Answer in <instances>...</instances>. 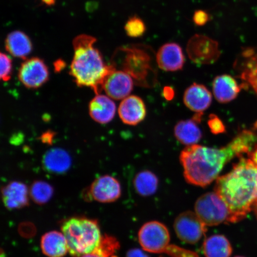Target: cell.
I'll use <instances>...</instances> for the list:
<instances>
[{"instance_id": "26", "label": "cell", "mask_w": 257, "mask_h": 257, "mask_svg": "<svg viewBox=\"0 0 257 257\" xmlns=\"http://www.w3.org/2000/svg\"><path fill=\"white\" fill-rule=\"evenodd\" d=\"M124 30L128 37L138 38L143 36L146 32V26L142 19L137 16H133L126 22Z\"/></svg>"}, {"instance_id": "34", "label": "cell", "mask_w": 257, "mask_h": 257, "mask_svg": "<svg viewBox=\"0 0 257 257\" xmlns=\"http://www.w3.org/2000/svg\"><path fill=\"white\" fill-rule=\"evenodd\" d=\"M249 159L252 161L253 163L257 166V145H256L254 149L248 154Z\"/></svg>"}, {"instance_id": "22", "label": "cell", "mask_w": 257, "mask_h": 257, "mask_svg": "<svg viewBox=\"0 0 257 257\" xmlns=\"http://www.w3.org/2000/svg\"><path fill=\"white\" fill-rule=\"evenodd\" d=\"M5 43L6 50L15 57L26 59L32 50L30 38L22 31H16L10 33Z\"/></svg>"}, {"instance_id": "25", "label": "cell", "mask_w": 257, "mask_h": 257, "mask_svg": "<svg viewBox=\"0 0 257 257\" xmlns=\"http://www.w3.org/2000/svg\"><path fill=\"white\" fill-rule=\"evenodd\" d=\"M54 189L48 183L42 181H35L32 184L30 194L32 200L35 203L43 205L47 203L52 198Z\"/></svg>"}, {"instance_id": "18", "label": "cell", "mask_w": 257, "mask_h": 257, "mask_svg": "<svg viewBox=\"0 0 257 257\" xmlns=\"http://www.w3.org/2000/svg\"><path fill=\"white\" fill-rule=\"evenodd\" d=\"M42 163L43 168L47 172L63 174L70 168L72 159L66 150L60 148H54L44 154Z\"/></svg>"}, {"instance_id": "8", "label": "cell", "mask_w": 257, "mask_h": 257, "mask_svg": "<svg viewBox=\"0 0 257 257\" xmlns=\"http://www.w3.org/2000/svg\"><path fill=\"white\" fill-rule=\"evenodd\" d=\"M186 51L189 59L198 64L214 63L221 54L218 42L200 34H196L191 38Z\"/></svg>"}, {"instance_id": "27", "label": "cell", "mask_w": 257, "mask_h": 257, "mask_svg": "<svg viewBox=\"0 0 257 257\" xmlns=\"http://www.w3.org/2000/svg\"><path fill=\"white\" fill-rule=\"evenodd\" d=\"M1 74L0 78L4 82H8L11 78L12 64V60L6 54L1 53Z\"/></svg>"}, {"instance_id": "29", "label": "cell", "mask_w": 257, "mask_h": 257, "mask_svg": "<svg viewBox=\"0 0 257 257\" xmlns=\"http://www.w3.org/2000/svg\"><path fill=\"white\" fill-rule=\"evenodd\" d=\"M166 253L173 257H198L196 253L175 246H169Z\"/></svg>"}, {"instance_id": "19", "label": "cell", "mask_w": 257, "mask_h": 257, "mask_svg": "<svg viewBox=\"0 0 257 257\" xmlns=\"http://www.w3.org/2000/svg\"><path fill=\"white\" fill-rule=\"evenodd\" d=\"M213 91L218 102L227 103L237 97L240 91V86L232 76L222 75L214 79Z\"/></svg>"}, {"instance_id": "36", "label": "cell", "mask_w": 257, "mask_h": 257, "mask_svg": "<svg viewBox=\"0 0 257 257\" xmlns=\"http://www.w3.org/2000/svg\"><path fill=\"white\" fill-rule=\"evenodd\" d=\"M82 257H105V256L100 254V253L95 252H93L91 253H89V254H86V255H83Z\"/></svg>"}, {"instance_id": "10", "label": "cell", "mask_w": 257, "mask_h": 257, "mask_svg": "<svg viewBox=\"0 0 257 257\" xmlns=\"http://www.w3.org/2000/svg\"><path fill=\"white\" fill-rule=\"evenodd\" d=\"M49 78V72L44 61L34 57L21 64L18 78L26 87L37 89L44 84Z\"/></svg>"}, {"instance_id": "24", "label": "cell", "mask_w": 257, "mask_h": 257, "mask_svg": "<svg viewBox=\"0 0 257 257\" xmlns=\"http://www.w3.org/2000/svg\"><path fill=\"white\" fill-rule=\"evenodd\" d=\"M134 185L138 194L148 197L155 194L158 188L159 179L153 172L145 170L135 177Z\"/></svg>"}, {"instance_id": "28", "label": "cell", "mask_w": 257, "mask_h": 257, "mask_svg": "<svg viewBox=\"0 0 257 257\" xmlns=\"http://www.w3.org/2000/svg\"><path fill=\"white\" fill-rule=\"evenodd\" d=\"M208 125L212 133L215 135L223 134L226 132V127L223 121L215 114H211L209 116Z\"/></svg>"}, {"instance_id": "32", "label": "cell", "mask_w": 257, "mask_h": 257, "mask_svg": "<svg viewBox=\"0 0 257 257\" xmlns=\"http://www.w3.org/2000/svg\"><path fill=\"white\" fill-rule=\"evenodd\" d=\"M255 90L257 94V72L249 76L246 81Z\"/></svg>"}, {"instance_id": "12", "label": "cell", "mask_w": 257, "mask_h": 257, "mask_svg": "<svg viewBox=\"0 0 257 257\" xmlns=\"http://www.w3.org/2000/svg\"><path fill=\"white\" fill-rule=\"evenodd\" d=\"M133 78L123 70L114 69L106 77L102 85L106 95L115 100L127 97L133 91Z\"/></svg>"}, {"instance_id": "13", "label": "cell", "mask_w": 257, "mask_h": 257, "mask_svg": "<svg viewBox=\"0 0 257 257\" xmlns=\"http://www.w3.org/2000/svg\"><path fill=\"white\" fill-rule=\"evenodd\" d=\"M156 60L160 68L166 72L182 70L185 62L182 47L174 43L164 44L157 53Z\"/></svg>"}, {"instance_id": "15", "label": "cell", "mask_w": 257, "mask_h": 257, "mask_svg": "<svg viewBox=\"0 0 257 257\" xmlns=\"http://www.w3.org/2000/svg\"><path fill=\"white\" fill-rule=\"evenodd\" d=\"M184 102L191 110L198 114H203L211 104V93L204 85L194 83L186 89Z\"/></svg>"}, {"instance_id": "7", "label": "cell", "mask_w": 257, "mask_h": 257, "mask_svg": "<svg viewBox=\"0 0 257 257\" xmlns=\"http://www.w3.org/2000/svg\"><path fill=\"white\" fill-rule=\"evenodd\" d=\"M138 239L146 251L161 253L166 251L170 242V234L165 224L157 221H149L141 227Z\"/></svg>"}, {"instance_id": "14", "label": "cell", "mask_w": 257, "mask_h": 257, "mask_svg": "<svg viewBox=\"0 0 257 257\" xmlns=\"http://www.w3.org/2000/svg\"><path fill=\"white\" fill-rule=\"evenodd\" d=\"M118 112L124 124L135 126L146 117L147 109L142 99L136 95H131L120 102Z\"/></svg>"}, {"instance_id": "31", "label": "cell", "mask_w": 257, "mask_h": 257, "mask_svg": "<svg viewBox=\"0 0 257 257\" xmlns=\"http://www.w3.org/2000/svg\"><path fill=\"white\" fill-rule=\"evenodd\" d=\"M126 257H149L146 253L140 249L135 248L128 250Z\"/></svg>"}, {"instance_id": "4", "label": "cell", "mask_w": 257, "mask_h": 257, "mask_svg": "<svg viewBox=\"0 0 257 257\" xmlns=\"http://www.w3.org/2000/svg\"><path fill=\"white\" fill-rule=\"evenodd\" d=\"M62 231L67 240L68 252L73 257L95 252L100 246L102 238L96 220L73 217L64 221Z\"/></svg>"}, {"instance_id": "20", "label": "cell", "mask_w": 257, "mask_h": 257, "mask_svg": "<svg viewBox=\"0 0 257 257\" xmlns=\"http://www.w3.org/2000/svg\"><path fill=\"white\" fill-rule=\"evenodd\" d=\"M41 247L43 252L48 257H63L68 252L66 237L58 231L44 234L41 240Z\"/></svg>"}, {"instance_id": "11", "label": "cell", "mask_w": 257, "mask_h": 257, "mask_svg": "<svg viewBox=\"0 0 257 257\" xmlns=\"http://www.w3.org/2000/svg\"><path fill=\"white\" fill-rule=\"evenodd\" d=\"M86 193V197L92 200L102 203H110L120 198L121 186L114 177L104 175L96 179Z\"/></svg>"}, {"instance_id": "6", "label": "cell", "mask_w": 257, "mask_h": 257, "mask_svg": "<svg viewBox=\"0 0 257 257\" xmlns=\"http://www.w3.org/2000/svg\"><path fill=\"white\" fill-rule=\"evenodd\" d=\"M195 213L206 226H217L229 222L230 213L227 205L216 192H208L195 202Z\"/></svg>"}, {"instance_id": "9", "label": "cell", "mask_w": 257, "mask_h": 257, "mask_svg": "<svg viewBox=\"0 0 257 257\" xmlns=\"http://www.w3.org/2000/svg\"><path fill=\"white\" fill-rule=\"evenodd\" d=\"M206 226L197 214L190 211L179 214L174 223L177 236L183 242L189 244L200 241L207 232Z\"/></svg>"}, {"instance_id": "30", "label": "cell", "mask_w": 257, "mask_h": 257, "mask_svg": "<svg viewBox=\"0 0 257 257\" xmlns=\"http://www.w3.org/2000/svg\"><path fill=\"white\" fill-rule=\"evenodd\" d=\"M210 21V15L205 11L199 10L195 11L193 16V21L196 25L202 27Z\"/></svg>"}, {"instance_id": "17", "label": "cell", "mask_w": 257, "mask_h": 257, "mask_svg": "<svg viewBox=\"0 0 257 257\" xmlns=\"http://www.w3.org/2000/svg\"><path fill=\"white\" fill-rule=\"evenodd\" d=\"M28 189L21 182H10L2 188L3 203L9 210H17L29 204Z\"/></svg>"}, {"instance_id": "38", "label": "cell", "mask_w": 257, "mask_h": 257, "mask_svg": "<svg viewBox=\"0 0 257 257\" xmlns=\"http://www.w3.org/2000/svg\"><path fill=\"white\" fill-rule=\"evenodd\" d=\"M253 210L254 211L255 216L257 218V201H256L254 205H253Z\"/></svg>"}, {"instance_id": "2", "label": "cell", "mask_w": 257, "mask_h": 257, "mask_svg": "<svg viewBox=\"0 0 257 257\" xmlns=\"http://www.w3.org/2000/svg\"><path fill=\"white\" fill-rule=\"evenodd\" d=\"M214 192L229 209V222L242 220L257 201V166L249 158L240 157L229 173L216 179Z\"/></svg>"}, {"instance_id": "35", "label": "cell", "mask_w": 257, "mask_h": 257, "mask_svg": "<svg viewBox=\"0 0 257 257\" xmlns=\"http://www.w3.org/2000/svg\"><path fill=\"white\" fill-rule=\"evenodd\" d=\"M64 66H65V63L62 60H58L57 62L55 63V69L56 71H60V70H62Z\"/></svg>"}, {"instance_id": "39", "label": "cell", "mask_w": 257, "mask_h": 257, "mask_svg": "<svg viewBox=\"0 0 257 257\" xmlns=\"http://www.w3.org/2000/svg\"><path fill=\"white\" fill-rule=\"evenodd\" d=\"M235 257H244V256H236Z\"/></svg>"}, {"instance_id": "16", "label": "cell", "mask_w": 257, "mask_h": 257, "mask_svg": "<svg viewBox=\"0 0 257 257\" xmlns=\"http://www.w3.org/2000/svg\"><path fill=\"white\" fill-rule=\"evenodd\" d=\"M116 106L107 95L96 94L89 104L90 116L99 124H107L114 117Z\"/></svg>"}, {"instance_id": "33", "label": "cell", "mask_w": 257, "mask_h": 257, "mask_svg": "<svg viewBox=\"0 0 257 257\" xmlns=\"http://www.w3.org/2000/svg\"><path fill=\"white\" fill-rule=\"evenodd\" d=\"M54 134L51 132H47L46 133L43 134L41 136V139L43 143L49 144L52 143Z\"/></svg>"}, {"instance_id": "3", "label": "cell", "mask_w": 257, "mask_h": 257, "mask_svg": "<svg viewBox=\"0 0 257 257\" xmlns=\"http://www.w3.org/2000/svg\"><path fill=\"white\" fill-rule=\"evenodd\" d=\"M95 42V38L85 34L74 39L70 74L77 85L91 88L98 94L106 77L115 67L105 64L101 54L94 47Z\"/></svg>"}, {"instance_id": "21", "label": "cell", "mask_w": 257, "mask_h": 257, "mask_svg": "<svg viewBox=\"0 0 257 257\" xmlns=\"http://www.w3.org/2000/svg\"><path fill=\"white\" fill-rule=\"evenodd\" d=\"M200 121L192 119L181 120L176 124L174 133L176 139L185 146L197 144L201 140L202 134L198 123Z\"/></svg>"}, {"instance_id": "5", "label": "cell", "mask_w": 257, "mask_h": 257, "mask_svg": "<svg viewBox=\"0 0 257 257\" xmlns=\"http://www.w3.org/2000/svg\"><path fill=\"white\" fill-rule=\"evenodd\" d=\"M123 54L122 69L134 78L136 84L145 87H151L157 81L156 70L153 67L152 51L143 45L121 48Z\"/></svg>"}, {"instance_id": "37", "label": "cell", "mask_w": 257, "mask_h": 257, "mask_svg": "<svg viewBox=\"0 0 257 257\" xmlns=\"http://www.w3.org/2000/svg\"><path fill=\"white\" fill-rule=\"evenodd\" d=\"M41 1L47 6H53L56 2V0H41Z\"/></svg>"}, {"instance_id": "23", "label": "cell", "mask_w": 257, "mask_h": 257, "mask_svg": "<svg viewBox=\"0 0 257 257\" xmlns=\"http://www.w3.org/2000/svg\"><path fill=\"white\" fill-rule=\"evenodd\" d=\"M202 249L206 257H230L232 253L229 241L221 234L208 237L204 241Z\"/></svg>"}, {"instance_id": "1", "label": "cell", "mask_w": 257, "mask_h": 257, "mask_svg": "<svg viewBox=\"0 0 257 257\" xmlns=\"http://www.w3.org/2000/svg\"><path fill=\"white\" fill-rule=\"evenodd\" d=\"M256 143V135L251 131L244 130L221 149L197 144L186 147L180 157L186 181L189 184L206 187L218 178L227 163L234 157L249 154Z\"/></svg>"}]
</instances>
